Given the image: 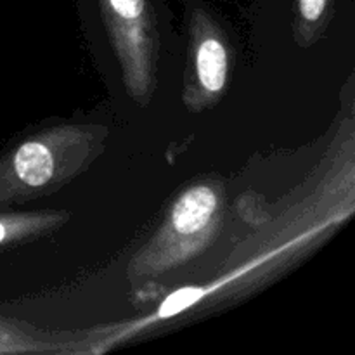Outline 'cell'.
Returning a JSON list of instances; mask_svg holds the SVG:
<instances>
[{"mask_svg":"<svg viewBox=\"0 0 355 355\" xmlns=\"http://www.w3.org/2000/svg\"><path fill=\"white\" fill-rule=\"evenodd\" d=\"M106 137L101 125H61L6 151L0 156V205L59 189L92 163Z\"/></svg>","mask_w":355,"mask_h":355,"instance_id":"obj_1","label":"cell"},{"mask_svg":"<svg viewBox=\"0 0 355 355\" xmlns=\"http://www.w3.org/2000/svg\"><path fill=\"white\" fill-rule=\"evenodd\" d=\"M222 222V191L211 182L187 187L153 238L132 257L130 279H153L193 260L210 246Z\"/></svg>","mask_w":355,"mask_h":355,"instance_id":"obj_2","label":"cell"},{"mask_svg":"<svg viewBox=\"0 0 355 355\" xmlns=\"http://www.w3.org/2000/svg\"><path fill=\"white\" fill-rule=\"evenodd\" d=\"M116 52L125 89L148 104L156 83V31L149 0H97Z\"/></svg>","mask_w":355,"mask_h":355,"instance_id":"obj_3","label":"cell"},{"mask_svg":"<svg viewBox=\"0 0 355 355\" xmlns=\"http://www.w3.org/2000/svg\"><path fill=\"white\" fill-rule=\"evenodd\" d=\"M191 30V73L184 101L187 107L203 110L224 96L229 78V49L220 28L205 10H194Z\"/></svg>","mask_w":355,"mask_h":355,"instance_id":"obj_4","label":"cell"},{"mask_svg":"<svg viewBox=\"0 0 355 355\" xmlns=\"http://www.w3.org/2000/svg\"><path fill=\"white\" fill-rule=\"evenodd\" d=\"M68 220L64 211H26L0 215V248L52 232Z\"/></svg>","mask_w":355,"mask_h":355,"instance_id":"obj_5","label":"cell"},{"mask_svg":"<svg viewBox=\"0 0 355 355\" xmlns=\"http://www.w3.org/2000/svg\"><path fill=\"white\" fill-rule=\"evenodd\" d=\"M66 340L37 335L10 319L0 318V355L7 354H59L73 352L66 347Z\"/></svg>","mask_w":355,"mask_h":355,"instance_id":"obj_6","label":"cell"},{"mask_svg":"<svg viewBox=\"0 0 355 355\" xmlns=\"http://www.w3.org/2000/svg\"><path fill=\"white\" fill-rule=\"evenodd\" d=\"M331 3L333 0H295V12H297L295 26H297L298 38L315 33Z\"/></svg>","mask_w":355,"mask_h":355,"instance_id":"obj_7","label":"cell"}]
</instances>
